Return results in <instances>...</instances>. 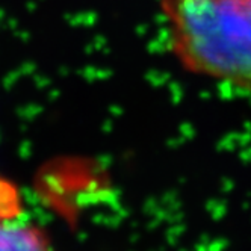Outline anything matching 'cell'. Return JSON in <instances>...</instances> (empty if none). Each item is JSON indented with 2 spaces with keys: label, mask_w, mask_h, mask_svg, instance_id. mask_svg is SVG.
Returning a JSON list of instances; mask_svg holds the SVG:
<instances>
[{
  "label": "cell",
  "mask_w": 251,
  "mask_h": 251,
  "mask_svg": "<svg viewBox=\"0 0 251 251\" xmlns=\"http://www.w3.org/2000/svg\"><path fill=\"white\" fill-rule=\"evenodd\" d=\"M186 71L251 93V0H159Z\"/></svg>",
  "instance_id": "obj_1"
},
{
  "label": "cell",
  "mask_w": 251,
  "mask_h": 251,
  "mask_svg": "<svg viewBox=\"0 0 251 251\" xmlns=\"http://www.w3.org/2000/svg\"><path fill=\"white\" fill-rule=\"evenodd\" d=\"M49 247L50 236L43 227L19 217L0 220V251H35Z\"/></svg>",
  "instance_id": "obj_2"
},
{
  "label": "cell",
  "mask_w": 251,
  "mask_h": 251,
  "mask_svg": "<svg viewBox=\"0 0 251 251\" xmlns=\"http://www.w3.org/2000/svg\"><path fill=\"white\" fill-rule=\"evenodd\" d=\"M11 207H17L15 191L9 188L8 182L0 180V220L17 217L15 213H12Z\"/></svg>",
  "instance_id": "obj_3"
}]
</instances>
